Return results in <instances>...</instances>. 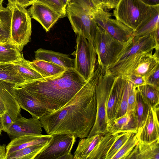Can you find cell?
I'll list each match as a JSON object with an SVG mask.
<instances>
[{
	"mask_svg": "<svg viewBox=\"0 0 159 159\" xmlns=\"http://www.w3.org/2000/svg\"><path fill=\"white\" fill-rule=\"evenodd\" d=\"M145 4L150 6L159 5V0H140Z\"/></svg>",
	"mask_w": 159,
	"mask_h": 159,
	"instance_id": "obj_45",
	"label": "cell"
},
{
	"mask_svg": "<svg viewBox=\"0 0 159 159\" xmlns=\"http://www.w3.org/2000/svg\"><path fill=\"white\" fill-rule=\"evenodd\" d=\"M31 33V17L28 11L16 3L12 7L9 42L21 52L29 42Z\"/></svg>",
	"mask_w": 159,
	"mask_h": 159,
	"instance_id": "obj_7",
	"label": "cell"
},
{
	"mask_svg": "<svg viewBox=\"0 0 159 159\" xmlns=\"http://www.w3.org/2000/svg\"><path fill=\"white\" fill-rule=\"evenodd\" d=\"M35 58L52 62L66 69H74L75 59L63 53L39 48L35 52Z\"/></svg>",
	"mask_w": 159,
	"mask_h": 159,
	"instance_id": "obj_22",
	"label": "cell"
},
{
	"mask_svg": "<svg viewBox=\"0 0 159 159\" xmlns=\"http://www.w3.org/2000/svg\"><path fill=\"white\" fill-rule=\"evenodd\" d=\"M154 50L159 51V48L152 34L139 37L134 35L107 70L116 76L128 73L144 54Z\"/></svg>",
	"mask_w": 159,
	"mask_h": 159,
	"instance_id": "obj_3",
	"label": "cell"
},
{
	"mask_svg": "<svg viewBox=\"0 0 159 159\" xmlns=\"http://www.w3.org/2000/svg\"><path fill=\"white\" fill-rule=\"evenodd\" d=\"M102 71L97 64L85 84L65 105L39 119L48 134H66L80 139L88 137L96 118V88Z\"/></svg>",
	"mask_w": 159,
	"mask_h": 159,
	"instance_id": "obj_1",
	"label": "cell"
},
{
	"mask_svg": "<svg viewBox=\"0 0 159 159\" xmlns=\"http://www.w3.org/2000/svg\"><path fill=\"white\" fill-rule=\"evenodd\" d=\"M1 146V145H0V147Z\"/></svg>",
	"mask_w": 159,
	"mask_h": 159,
	"instance_id": "obj_53",
	"label": "cell"
},
{
	"mask_svg": "<svg viewBox=\"0 0 159 159\" xmlns=\"http://www.w3.org/2000/svg\"><path fill=\"white\" fill-rule=\"evenodd\" d=\"M159 105L150 107L145 122L138 135L139 141L151 143L159 139Z\"/></svg>",
	"mask_w": 159,
	"mask_h": 159,
	"instance_id": "obj_16",
	"label": "cell"
},
{
	"mask_svg": "<svg viewBox=\"0 0 159 159\" xmlns=\"http://www.w3.org/2000/svg\"><path fill=\"white\" fill-rule=\"evenodd\" d=\"M87 81L74 68L67 69L56 76L43 78L19 87L50 113L65 105Z\"/></svg>",
	"mask_w": 159,
	"mask_h": 159,
	"instance_id": "obj_2",
	"label": "cell"
},
{
	"mask_svg": "<svg viewBox=\"0 0 159 159\" xmlns=\"http://www.w3.org/2000/svg\"><path fill=\"white\" fill-rule=\"evenodd\" d=\"M49 143L24 148L10 154L6 159H34Z\"/></svg>",
	"mask_w": 159,
	"mask_h": 159,
	"instance_id": "obj_31",
	"label": "cell"
},
{
	"mask_svg": "<svg viewBox=\"0 0 159 159\" xmlns=\"http://www.w3.org/2000/svg\"></svg>",
	"mask_w": 159,
	"mask_h": 159,
	"instance_id": "obj_55",
	"label": "cell"
},
{
	"mask_svg": "<svg viewBox=\"0 0 159 159\" xmlns=\"http://www.w3.org/2000/svg\"><path fill=\"white\" fill-rule=\"evenodd\" d=\"M107 131L113 135L123 132L137 133V123L133 112H127L123 116L107 122Z\"/></svg>",
	"mask_w": 159,
	"mask_h": 159,
	"instance_id": "obj_19",
	"label": "cell"
},
{
	"mask_svg": "<svg viewBox=\"0 0 159 159\" xmlns=\"http://www.w3.org/2000/svg\"><path fill=\"white\" fill-rule=\"evenodd\" d=\"M35 2L42 3L52 8L59 13L61 18L66 15V9L64 7L61 0H36Z\"/></svg>",
	"mask_w": 159,
	"mask_h": 159,
	"instance_id": "obj_36",
	"label": "cell"
},
{
	"mask_svg": "<svg viewBox=\"0 0 159 159\" xmlns=\"http://www.w3.org/2000/svg\"><path fill=\"white\" fill-rule=\"evenodd\" d=\"M117 134L109 132L102 134L88 159H105L107 154L114 142Z\"/></svg>",
	"mask_w": 159,
	"mask_h": 159,
	"instance_id": "obj_27",
	"label": "cell"
},
{
	"mask_svg": "<svg viewBox=\"0 0 159 159\" xmlns=\"http://www.w3.org/2000/svg\"><path fill=\"white\" fill-rule=\"evenodd\" d=\"M28 11L31 17L39 23L46 32L50 30L57 20L61 18L56 11L42 3L35 2Z\"/></svg>",
	"mask_w": 159,
	"mask_h": 159,
	"instance_id": "obj_13",
	"label": "cell"
},
{
	"mask_svg": "<svg viewBox=\"0 0 159 159\" xmlns=\"http://www.w3.org/2000/svg\"><path fill=\"white\" fill-rule=\"evenodd\" d=\"M8 1V6L12 7L16 3L17 0H7Z\"/></svg>",
	"mask_w": 159,
	"mask_h": 159,
	"instance_id": "obj_49",
	"label": "cell"
},
{
	"mask_svg": "<svg viewBox=\"0 0 159 159\" xmlns=\"http://www.w3.org/2000/svg\"><path fill=\"white\" fill-rule=\"evenodd\" d=\"M115 77L108 70L102 72L96 88L97 113L94 125L88 138L97 134H104L107 130V118L106 108L111 85Z\"/></svg>",
	"mask_w": 159,
	"mask_h": 159,
	"instance_id": "obj_4",
	"label": "cell"
},
{
	"mask_svg": "<svg viewBox=\"0 0 159 159\" xmlns=\"http://www.w3.org/2000/svg\"><path fill=\"white\" fill-rule=\"evenodd\" d=\"M6 112H7V110L5 106L3 103L0 101V117Z\"/></svg>",
	"mask_w": 159,
	"mask_h": 159,
	"instance_id": "obj_48",
	"label": "cell"
},
{
	"mask_svg": "<svg viewBox=\"0 0 159 159\" xmlns=\"http://www.w3.org/2000/svg\"><path fill=\"white\" fill-rule=\"evenodd\" d=\"M66 16L75 33L86 39L93 45L98 25L91 13L80 5L69 2L66 7Z\"/></svg>",
	"mask_w": 159,
	"mask_h": 159,
	"instance_id": "obj_6",
	"label": "cell"
},
{
	"mask_svg": "<svg viewBox=\"0 0 159 159\" xmlns=\"http://www.w3.org/2000/svg\"><path fill=\"white\" fill-rule=\"evenodd\" d=\"M139 140L137 133H132L112 159H126Z\"/></svg>",
	"mask_w": 159,
	"mask_h": 159,
	"instance_id": "obj_34",
	"label": "cell"
},
{
	"mask_svg": "<svg viewBox=\"0 0 159 159\" xmlns=\"http://www.w3.org/2000/svg\"><path fill=\"white\" fill-rule=\"evenodd\" d=\"M2 131V130L1 129V121H0V135L1 134Z\"/></svg>",
	"mask_w": 159,
	"mask_h": 159,
	"instance_id": "obj_51",
	"label": "cell"
},
{
	"mask_svg": "<svg viewBox=\"0 0 159 159\" xmlns=\"http://www.w3.org/2000/svg\"><path fill=\"white\" fill-rule=\"evenodd\" d=\"M159 5L152 6L134 32V35L142 37L151 34L159 27Z\"/></svg>",
	"mask_w": 159,
	"mask_h": 159,
	"instance_id": "obj_23",
	"label": "cell"
},
{
	"mask_svg": "<svg viewBox=\"0 0 159 159\" xmlns=\"http://www.w3.org/2000/svg\"><path fill=\"white\" fill-rule=\"evenodd\" d=\"M0 80L15 84L17 87L26 83L19 73L14 63L0 64Z\"/></svg>",
	"mask_w": 159,
	"mask_h": 159,
	"instance_id": "obj_26",
	"label": "cell"
},
{
	"mask_svg": "<svg viewBox=\"0 0 159 159\" xmlns=\"http://www.w3.org/2000/svg\"><path fill=\"white\" fill-rule=\"evenodd\" d=\"M128 89L127 81L120 105L115 118H117L125 115L127 111Z\"/></svg>",
	"mask_w": 159,
	"mask_h": 159,
	"instance_id": "obj_38",
	"label": "cell"
},
{
	"mask_svg": "<svg viewBox=\"0 0 159 159\" xmlns=\"http://www.w3.org/2000/svg\"><path fill=\"white\" fill-rule=\"evenodd\" d=\"M126 81L115 75L107 99L106 112L107 122L114 118L121 102Z\"/></svg>",
	"mask_w": 159,
	"mask_h": 159,
	"instance_id": "obj_15",
	"label": "cell"
},
{
	"mask_svg": "<svg viewBox=\"0 0 159 159\" xmlns=\"http://www.w3.org/2000/svg\"><path fill=\"white\" fill-rule=\"evenodd\" d=\"M12 7L7 6L0 7V43L9 42L12 13Z\"/></svg>",
	"mask_w": 159,
	"mask_h": 159,
	"instance_id": "obj_28",
	"label": "cell"
},
{
	"mask_svg": "<svg viewBox=\"0 0 159 159\" xmlns=\"http://www.w3.org/2000/svg\"><path fill=\"white\" fill-rule=\"evenodd\" d=\"M150 107L148 104L144 102L137 90L136 105L133 114L137 123L138 135L145 122Z\"/></svg>",
	"mask_w": 159,
	"mask_h": 159,
	"instance_id": "obj_30",
	"label": "cell"
},
{
	"mask_svg": "<svg viewBox=\"0 0 159 159\" xmlns=\"http://www.w3.org/2000/svg\"><path fill=\"white\" fill-rule=\"evenodd\" d=\"M97 8L104 9L102 0H90Z\"/></svg>",
	"mask_w": 159,
	"mask_h": 159,
	"instance_id": "obj_46",
	"label": "cell"
},
{
	"mask_svg": "<svg viewBox=\"0 0 159 159\" xmlns=\"http://www.w3.org/2000/svg\"><path fill=\"white\" fill-rule=\"evenodd\" d=\"M104 8L111 9L114 8L120 0H102Z\"/></svg>",
	"mask_w": 159,
	"mask_h": 159,
	"instance_id": "obj_42",
	"label": "cell"
},
{
	"mask_svg": "<svg viewBox=\"0 0 159 159\" xmlns=\"http://www.w3.org/2000/svg\"><path fill=\"white\" fill-rule=\"evenodd\" d=\"M146 84L159 89V66L146 79Z\"/></svg>",
	"mask_w": 159,
	"mask_h": 159,
	"instance_id": "obj_40",
	"label": "cell"
},
{
	"mask_svg": "<svg viewBox=\"0 0 159 159\" xmlns=\"http://www.w3.org/2000/svg\"><path fill=\"white\" fill-rule=\"evenodd\" d=\"M0 118L2 131L7 132L12 125L13 121L7 112L0 116Z\"/></svg>",
	"mask_w": 159,
	"mask_h": 159,
	"instance_id": "obj_41",
	"label": "cell"
},
{
	"mask_svg": "<svg viewBox=\"0 0 159 159\" xmlns=\"http://www.w3.org/2000/svg\"><path fill=\"white\" fill-rule=\"evenodd\" d=\"M6 154V145L3 144L0 147V159H5Z\"/></svg>",
	"mask_w": 159,
	"mask_h": 159,
	"instance_id": "obj_47",
	"label": "cell"
},
{
	"mask_svg": "<svg viewBox=\"0 0 159 159\" xmlns=\"http://www.w3.org/2000/svg\"><path fill=\"white\" fill-rule=\"evenodd\" d=\"M14 63L19 73L25 80L26 83L43 78L28 64L27 61L24 58Z\"/></svg>",
	"mask_w": 159,
	"mask_h": 159,
	"instance_id": "obj_33",
	"label": "cell"
},
{
	"mask_svg": "<svg viewBox=\"0 0 159 159\" xmlns=\"http://www.w3.org/2000/svg\"><path fill=\"white\" fill-rule=\"evenodd\" d=\"M27 62L28 64L43 78L56 76L66 69L58 65L44 60L35 59L32 61H27Z\"/></svg>",
	"mask_w": 159,
	"mask_h": 159,
	"instance_id": "obj_24",
	"label": "cell"
},
{
	"mask_svg": "<svg viewBox=\"0 0 159 159\" xmlns=\"http://www.w3.org/2000/svg\"><path fill=\"white\" fill-rule=\"evenodd\" d=\"M52 138L50 135H25L15 138L6 146V157L10 154L30 146L47 143ZM6 159V158H5Z\"/></svg>",
	"mask_w": 159,
	"mask_h": 159,
	"instance_id": "obj_18",
	"label": "cell"
},
{
	"mask_svg": "<svg viewBox=\"0 0 159 159\" xmlns=\"http://www.w3.org/2000/svg\"><path fill=\"white\" fill-rule=\"evenodd\" d=\"M75 56L74 69L87 81L94 73L97 65L93 45L81 35H78Z\"/></svg>",
	"mask_w": 159,
	"mask_h": 159,
	"instance_id": "obj_9",
	"label": "cell"
},
{
	"mask_svg": "<svg viewBox=\"0 0 159 159\" xmlns=\"http://www.w3.org/2000/svg\"></svg>",
	"mask_w": 159,
	"mask_h": 159,
	"instance_id": "obj_54",
	"label": "cell"
},
{
	"mask_svg": "<svg viewBox=\"0 0 159 159\" xmlns=\"http://www.w3.org/2000/svg\"><path fill=\"white\" fill-rule=\"evenodd\" d=\"M112 14L104 9H96L92 13L98 25L118 41L125 43L134 36V31L116 19H111Z\"/></svg>",
	"mask_w": 159,
	"mask_h": 159,
	"instance_id": "obj_10",
	"label": "cell"
},
{
	"mask_svg": "<svg viewBox=\"0 0 159 159\" xmlns=\"http://www.w3.org/2000/svg\"><path fill=\"white\" fill-rule=\"evenodd\" d=\"M15 97L20 108L29 113L32 117L40 119L48 113L26 91L20 87L13 89Z\"/></svg>",
	"mask_w": 159,
	"mask_h": 159,
	"instance_id": "obj_14",
	"label": "cell"
},
{
	"mask_svg": "<svg viewBox=\"0 0 159 159\" xmlns=\"http://www.w3.org/2000/svg\"><path fill=\"white\" fill-rule=\"evenodd\" d=\"M158 66L159 51L155 50L154 52L152 51L144 54L130 71L125 74H133L146 79Z\"/></svg>",
	"mask_w": 159,
	"mask_h": 159,
	"instance_id": "obj_20",
	"label": "cell"
},
{
	"mask_svg": "<svg viewBox=\"0 0 159 159\" xmlns=\"http://www.w3.org/2000/svg\"><path fill=\"white\" fill-rule=\"evenodd\" d=\"M120 76L125 80L131 83L136 88L146 84L145 78L133 74H125Z\"/></svg>",
	"mask_w": 159,
	"mask_h": 159,
	"instance_id": "obj_39",
	"label": "cell"
},
{
	"mask_svg": "<svg viewBox=\"0 0 159 159\" xmlns=\"http://www.w3.org/2000/svg\"><path fill=\"white\" fill-rule=\"evenodd\" d=\"M102 135L97 134L89 138L81 139L74 153V159H88Z\"/></svg>",
	"mask_w": 159,
	"mask_h": 159,
	"instance_id": "obj_25",
	"label": "cell"
},
{
	"mask_svg": "<svg viewBox=\"0 0 159 159\" xmlns=\"http://www.w3.org/2000/svg\"><path fill=\"white\" fill-rule=\"evenodd\" d=\"M15 86V84L0 80V101L5 106L7 112L13 121L21 115V108L14 96Z\"/></svg>",
	"mask_w": 159,
	"mask_h": 159,
	"instance_id": "obj_17",
	"label": "cell"
},
{
	"mask_svg": "<svg viewBox=\"0 0 159 159\" xmlns=\"http://www.w3.org/2000/svg\"><path fill=\"white\" fill-rule=\"evenodd\" d=\"M64 7L66 9V6L68 3L69 0H61Z\"/></svg>",
	"mask_w": 159,
	"mask_h": 159,
	"instance_id": "obj_50",
	"label": "cell"
},
{
	"mask_svg": "<svg viewBox=\"0 0 159 159\" xmlns=\"http://www.w3.org/2000/svg\"><path fill=\"white\" fill-rule=\"evenodd\" d=\"M126 81L128 103L127 112H134L136 103L137 88H135L130 82L127 81Z\"/></svg>",
	"mask_w": 159,
	"mask_h": 159,
	"instance_id": "obj_37",
	"label": "cell"
},
{
	"mask_svg": "<svg viewBox=\"0 0 159 159\" xmlns=\"http://www.w3.org/2000/svg\"><path fill=\"white\" fill-rule=\"evenodd\" d=\"M21 52L10 42L0 43V64L15 63L23 59Z\"/></svg>",
	"mask_w": 159,
	"mask_h": 159,
	"instance_id": "obj_29",
	"label": "cell"
},
{
	"mask_svg": "<svg viewBox=\"0 0 159 159\" xmlns=\"http://www.w3.org/2000/svg\"><path fill=\"white\" fill-rule=\"evenodd\" d=\"M151 34L154 38L157 48H159V27L157 28Z\"/></svg>",
	"mask_w": 159,
	"mask_h": 159,
	"instance_id": "obj_44",
	"label": "cell"
},
{
	"mask_svg": "<svg viewBox=\"0 0 159 159\" xmlns=\"http://www.w3.org/2000/svg\"><path fill=\"white\" fill-rule=\"evenodd\" d=\"M152 7L140 0H120L113 11V15L134 32Z\"/></svg>",
	"mask_w": 159,
	"mask_h": 159,
	"instance_id": "obj_8",
	"label": "cell"
},
{
	"mask_svg": "<svg viewBox=\"0 0 159 159\" xmlns=\"http://www.w3.org/2000/svg\"><path fill=\"white\" fill-rule=\"evenodd\" d=\"M44 149L34 159H60L63 156L71 153L76 138L66 134H53Z\"/></svg>",
	"mask_w": 159,
	"mask_h": 159,
	"instance_id": "obj_11",
	"label": "cell"
},
{
	"mask_svg": "<svg viewBox=\"0 0 159 159\" xmlns=\"http://www.w3.org/2000/svg\"><path fill=\"white\" fill-rule=\"evenodd\" d=\"M4 0H0V6L2 5V2Z\"/></svg>",
	"mask_w": 159,
	"mask_h": 159,
	"instance_id": "obj_52",
	"label": "cell"
},
{
	"mask_svg": "<svg viewBox=\"0 0 159 159\" xmlns=\"http://www.w3.org/2000/svg\"><path fill=\"white\" fill-rule=\"evenodd\" d=\"M132 133L123 132L117 133L114 142L107 154L105 159H112Z\"/></svg>",
	"mask_w": 159,
	"mask_h": 159,
	"instance_id": "obj_35",
	"label": "cell"
},
{
	"mask_svg": "<svg viewBox=\"0 0 159 159\" xmlns=\"http://www.w3.org/2000/svg\"><path fill=\"white\" fill-rule=\"evenodd\" d=\"M126 159H159V139L150 143L139 140Z\"/></svg>",
	"mask_w": 159,
	"mask_h": 159,
	"instance_id": "obj_21",
	"label": "cell"
},
{
	"mask_svg": "<svg viewBox=\"0 0 159 159\" xmlns=\"http://www.w3.org/2000/svg\"><path fill=\"white\" fill-rule=\"evenodd\" d=\"M137 89L144 102L150 107H153L159 104V89L145 84Z\"/></svg>",
	"mask_w": 159,
	"mask_h": 159,
	"instance_id": "obj_32",
	"label": "cell"
},
{
	"mask_svg": "<svg viewBox=\"0 0 159 159\" xmlns=\"http://www.w3.org/2000/svg\"><path fill=\"white\" fill-rule=\"evenodd\" d=\"M43 128L39 119L26 118L21 115L13 122L7 132L11 140L25 135L42 134Z\"/></svg>",
	"mask_w": 159,
	"mask_h": 159,
	"instance_id": "obj_12",
	"label": "cell"
},
{
	"mask_svg": "<svg viewBox=\"0 0 159 159\" xmlns=\"http://www.w3.org/2000/svg\"><path fill=\"white\" fill-rule=\"evenodd\" d=\"M129 40L125 43L120 42L98 26L93 46L97 55V63L102 71L107 70L112 65Z\"/></svg>",
	"mask_w": 159,
	"mask_h": 159,
	"instance_id": "obj_5",
	"label": "cell"
},
{
	"mask_svg": "<svg viewBox=\"0 0 159 159\" xmlns=\"http://www.w3.org/2000/svg\"><path fill=\"white\" fill-rule=\"evenodd\" d=\"M35 1L36 0H17L16 3L25 8L32 5Z\"/></svg>",
	"mask_w": 159,
	"mask_h": 159,
	"instance_id": "obj_43",
	"label": "cell"
}]
</instances>
